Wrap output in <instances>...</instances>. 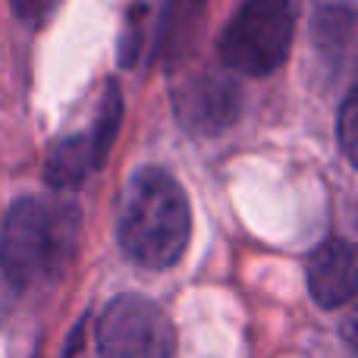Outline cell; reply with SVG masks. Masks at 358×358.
<instances>
[{
    "label": "cell",
    "mask_w": 358,
    "mask_h": 358,
    "mask_svg": "<svg viewBox=\"0 0 358 358\" xmlns=\"http://www.w3.org/2000/svg\"><path fill=\"white\" fill-rule=\"evenodd\" d=\"M308 289L321 308H340L355 296V245L349 239H327L308 258Z\"/></svg>",
    "instance_id": "cell-6"
},
{
    "label": "cell",
    "mask_w": 358,
    "mask_h": 358,
    "mask_svg": "<svg viewBox=\"0 0 358 358\" xmlns=\"http://www.w3.org/2000/svg\"><path fill=\"white\" fill-rule=\"evenodd\" d=\"M173 104L179 123L189 132L214 136L236 123L242 110V92L220 73H195L173 88Z\"/></svg>",
    "instance_id": "cell-5"
},
{
    "label": "cell",
    "mask_w": 358,
    "mask_h": 358,
    "mask_svg": "<svg viewBox=\"0 0 358 358\" xmlns=\"http://www.w3.org/2000/svg\"><path fill=\"white\" fill-rule=\"evenodd\" d=\"M101 161L92 148V138L85 136H69L54 145L48 155V167H44V179L50 189H73L85 179L92 170H98Z\"/></svg>",
    "instance_id": "cell-8"
},
{
    "label": "cell",
    "mask_w": 358,
    "mask_h": 358,
    "mask_svg": "<svg viewBox=\"0 0 358 358\" xmlns=\"http://www.w3.org/2000/svg\"><path fill=\"white\" fill-rule=\"evenodd\" d=\"M352 44V6L349 0L315 3V48L327 63H340Z\"/></svg>",
    "instance_id": "cell-9"
},
{
    "label": "cell",
    "mask_w": 358,
    "mask_h": 358,
    "mask_svg": "<svg viewBox=\"0 0 358 358\" xmlns=\"http://www.w3.org/2000/svg\"><path fill=\"white\" fill-rule=\"evenodd\" d=\"M170 317L145 296H117L98 321L101 358H173Z\"/></svg>",
    "instance_id": "cell-4"
},
{
    "label": "cell",
    "mask_w": 358,
    "mask_h": 358,
    "mask_svg": "<svg viewBox=\"0 0 358 358\" xmlns=\"http://www.w3.org/2000/svg\"><path fill=\"white\" fill-rule=\"evenodd\" d=\"M189 198L167 170L142 167L120 201V245L142 267H173L189 245Z\"/></svg>",
    "instance_id": "cell-2"
},
{
    "label": "cell",
    "mask_w": 358,
    "mask_h": 358,
    "mask_svg": "<svg viewBox=\"0 0 358 358\" xmlns=\"http://www.w3.org/2000/svg\"><path fill=\"white\" fill-rule=\"evenodd\" d=\"M13 10H16V16L22 19V22L29 25H41L48 22V16L54 13L57 0H10Z\"/></svg>",
    "instance_id": "cell-11"
},
{
    "label": "cell",
    "mask_w": 358,
    "mask_h": 358,
    "mask_svg": "<svg viewBox=\"0 0 358 358\" xmlns=\"http://www.w3.org/2000/svg\"><path fill=\"white\" fill-rule=\"evenodd\" d=\"M296 13L289 0H245L217 41L220 63L242 76H271L289 57Z\"/></svg>",
    "instance_id": "cell-3"
},
{
    "label": "cell",
    "mask_w": 358,
    "mask_h": 358,
    "mask_svg": "<svg viewBox=\"0 0 358 358\" xmlns=\"http://www.w3.org/2000/svg\"><path fill=\"white\" fill-rule=\"evenodd\" d=\"M204 22V0H164L155 31V54L176 66L192 54Z\"/></svg>",
    "instance_id": "cell-7"
},
{
    "label": "cell",
    "mask_w": 358,
    "mask_h": 358,
    "mask_svg": "<svg viewBox=\"0 0 358 358\" xmlns=\"http://www.w3.org/2000/svg\"><path fill=\"white\" fill-rule=\"evenodd\" d=\"M82 330H85V321L76 324V330L69 334L66 349H63V358H79V352H82Z\"/></svg>",
    "instance_id": "cell-12"
},
{
    "label": "cell",
    "mask_w": 358,
    "mask_h": 358,
    "mask_svg": "<svg viewBox=\"0 0 358 358\" xmlns=\"http://www.w3.org/2000/svg\"><path fill=\"white\" fill-rule=\"evenodd\" d=\"M355 92L346 94V101H343V110H340V142H343V151H346L349 161H355Z\"/></svg>",
    "instance_id": "cell-10"
},
{
    "label": "cell",
    "mask_w": 358,
    "mask_h": 358,
    "mask_svg": "<svg viewBox=\"0 0 358 358\" xmlns=\"http://www.w3.org/2000/svg\"><path fill=\"white\" fill-rule=\"evenodd\" d=\"M82 214L54 195L19 198L0 229V267L16 289L48 286L73 264Z\"/></svg>",
    "instance_id": "cell-1"
}]
</instances>
